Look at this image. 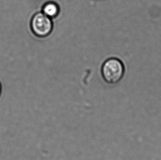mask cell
Wrapping results in <instances>:
<instances>
[{"label":"cell","mask_w":161,"mask_h":160,"mask_svg":"<svg viewBox=\"0 0 161 160\" xmlns=\"http://www.w3.org/2000/svg\"><path fill=\"white\" fill-rule=\"evenodd\" d=\"M1 92H2V85H1V83L0 82V96L1 94Z\"/></svg>","instance_id":"cell-4"},{"label":"cell","mask_w":161,"mask_h":160,"mask_svg":"<svg viewBox=\"0 0 161 160\" xmlns=\"http://www.w3.org/2000/svg\"><path fill=\"white\" fill-rule=\"evenodd\" d=\"M42 12L51 19L57 17L60 12L58 4L53 1L46 2L42 8Z\"/></svg>","instance_id":"cell-3"},{"label":"cell","mask_w":161,"mask_h":160,"mask_svg":"<svg viewBox=\"0 0 161 160\" xmlns=\"http://www.w3.org/2000/svg\"><path fill=\"white\" fill-rule=\"evenodd\" d=\"M31 30L39 38H45L50 35L53 28V20L42 12L35 13L31 19Z\"/></svg>","instance_id":"cell-2"},{"label":"cell","mask_w":161,"mask_h":160,"mask_svg":"<svg viewBox=\"0 0 161 160\" xmlns=\"http://www.w3.org/2000/svg\"><path fill=\"white\" fill-rule=\"evenodd\" d=\"M124 72L123 63L116 58L108 59L101 67L103 78L109 84H115L119 82L124 76Z\"/></svg>","instance_id":"cell-1"}]
</instances>
